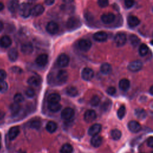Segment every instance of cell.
I'll use <instances>...</instances> for the list:
<instances>
[{
	"instance_id": "cell-1",
	"label": "cell",
	"mask_w": 153,
	"mask_h": 153,
	"mask_svg": "<svg viewBox=\"0 0 153 153\" xmlns=\"http://www.w3.org/2000/svg\"><path fill=\"white\" fill-rule=\"evenodd\" d=\"M81 23L79 19L75 16L69 17L66 22V27L68 28V29L71 30L78 29L81 26Z\"/></svg>"
},
{
	"instance_id": "cell-2",
	"label": "cell",
	"mask_w": 153,
	"mask_h": 153,
	"mask_svg": "<svg viewBox=\"0 0 153 153\" xmlns=\"http://www.w3.org/2000/svg\"><path fill=\"white\" fill-rule=\"evenodd\" d=\"M31 7L30 5L28 3L23 2L19 5V7L18 9L19 14L24 17L27 18L31 14Z\"/></svg>"
},
{
	"instance_id": "cell-3",
	"label": "cell",
	"mask_w": 153,
	"mask_h": 153,
	"mask_svg": "<svg viewBox=\"0 0 153 153\" xmlns=\"http://www.w3.org/2000/svg\"><path fill=\"white\" fill-rule=\"evenodd\" d=\"M127 41V37L124 33L119 32L117 33L114 37V42L118 47L124 45Z\"/></svg>"
},
{
	"instance_id": "cell-4",
	"label": "cell",
	"mask_w": 153,
	"mask_h": 153,
	"mask_svg": "<svg viewBox=\"0 0 153 153\" xmlns=\"http://www.w3.org/2000/svg\"><path fill=\"white\" fill-rule=\"evenodd\" d=\"M57 63L58 66L61 68L66 67L69 63V57L67 54L62 53L57 57Z\"/></svg>"
},
{
	"instance_id": "cell-5",
	"label": "cell",
	"mask_w": 153,
	"mask_h": 153,
	"mask_svg": "<svg viewBox=\"0 0 153 153\" xmlns=\"http://www.w3.org/2000/svg\"><path fill=\"white\" fill-rule=\"evenodd\" d=\"M143 67V63L141 61L136 60L131 62L128 65L127 68L131 72H137L140 71Z\"/></svg>"
},
{
	"instance_id": "cell-6",
	"label": "cell",
	"mask_w": 153,
	"mask_h": 153,
	"mask_svg": "<svg viewBox=\"0 0 153 153\" xmlns=\"http://www.w3.org/2000/svg\"><path fill=\"white\" fill-rule=\"evenodd\" d=\"M94 76V72L90 68H85L81 72V77L85 81H90Z\"/></svg>"
},
{
	"instance_id": "cell-7",
	"label": "cell",
	"mask_w": 153,
	"mask_h": 153,
	"mask_svg": "<svg viewBox=\"0 0 153 153\" xmlns=\"http://www.w3.org/2000/svg\"><path fill=\"white\" fill-rule=\"evenodd\" d=\"M68 78V72L65 70H60L57 73L56 78L57 81V82L60 84H63L66 82Z\"/></svg>"
},
{
	"instance_id": "cell-8",
	"label": "cell",
	"mask_w": 153,
	"mask_h": 153,
	"mask_svg": "<svg viewBox=\"0 0 153 153\" xmlns=\"http://www.w3.org/2000/svg\"><path fill=\"white\" fill-rule=\"evenodd\" d=\"M75 114V112L71 108H66L62 110L61 112V117L65 120L71 119Z\"/></svg>"
},
{
	"instance_id": "cell-9",
	"label": "cell",
	"mask_w": 153,
	"mask_h": 153,
	"mask_svg": "<svg viewBox=\"0 0 153 153\" xmlns=\"http://www.w3.org/2000/svg\"><path fill=\"white\" fill-rule=\"evenodd\" d=\"M78 47L81 51L86 52L90 49L91 47V42L88 39H82L78 42Z\"/></svg>"
},
{
	"instance_id": "cell-10",
	"label": "cell",
	"mask_w": 153,
	"mask_h": 153,
	"mask_svg": "<svg viewBox=\"0 0 153 153\" xmlns=\"http://www.w3.org/2000/svg\"><path fill=\"white\" fill-rule=\"evenodd\" d=\"M46 30L50 34H56L59 30V26L57 23H56L55 22H50L47 23L46 26Z\"/></svg>"
},
{
	"instance_id": "cell-11",
	"label": "cell",
	"mask_w": 153,
	"mask_h": 153,
	"mask_svg": "<svg viewBox=\"0 0 153 153\" xmlns=\"http://www.w3.org/2000/svg\"><path fill=\"white\" fill-rule=\"evenodd\" d=\"M115 19V16L113 13H105L101 16V20L105 24H110L112 23Z\"/></svg>"
},
{
	"instance_id": "cell-12",
	"label": "cell",
	"mask_w": 153,
	"mask_h": 153,
	"mask_svg": "<svg viewBox=\"0 0 153 153\" xmlns=\"http://www.w3.org/2000/svg\"><path fill=\"white\" fill-rule=\"evenodd\" d=\"M33 51V47L30 42H27L23 44L21 46V51L26 55L30 54Z\"/></svg>"
},
{
	"instance_id": "cell-13",
	"label": "cell",
	"mask_w": 153,
	"mask_h": 153,
	"mask_svg": "<svg viewBox=\"0 0 153 153\" xmlns=\"http://www.w3.org/2000/svg\"><path fill=\"white\" fill-rule=\"evenodd\" d=\"M84 120L87 123H91L96 118V114L94 110L88 109L86 111L84 114Z\"/></svg>"
},
{
	"instance_id": "cell-14",
	"label": "cell",
	"mask_w": 153,
	"mask_h": 153,
	"mask_svg": "<svg viewBox=\"0 0 153 153\" xmlns=\"http://www.w3.org/2000/svg\"><path fill=\"white\" fill-rule=\"evenodd\" d=\"M128 128L133 133H137L140 130L141 126L137 121L133 120L128 123Z\"/></svg>"
},
{
	"instance_id": "cell-15",
	"label": "cell",
	"mask_w": 153,
	"mask_h": 153,
	"mask_svg": "<svg viewBox=\"0 0 153 153\" xmlns=\"http://www.w3.org/2000/svg\"><path fill=\"white\" fill-rule=\"evenodd\" d=\"M48 57L47 54H41L36 57L35 60V62L36 65H38L39 66L43 67L47 64L48 62Z\"/></svg>"
},
{
	"instance_id": "cell-16",
	"label": "cell",
	"mask_w": 153,
	"mask_h": 153,
	"mask_svg": "<svg viewBox=\"0 0 153 153\" xmlns=\"http://www.w3.org/2000/svg\"><path fill=\"white\" fill-rule=\"evenodd\" d=\"M44 7L41 4H37L31 10V14L32 16L37 17L41 15L44 12Z\"/></svg>"
},
{
	"instance_id": "cell-17",
	"label": "cell",
	"mask_w": 153,
	"mask_h": 153,
	"mask_svg": "<svg viewBox=\"0 0 153 153\" xmlns=\"http://www.w3.org/2000/svg\"><path fill=\"white\" fill-rule=\"evenodd\" d=\"M20 133V129L18 126H14L10 128L8 132V136L10 140L15 139Z\"/></svg>"
},
{
	"instance_id": "cell-18",
	"label": "cell",
	"mask_w": 153,
	"mask_h": 153,
	"mask_svg": "<svg viewBox=\"0 0 153 153\" xmlns=\"http://www.w3.org/2000/svg\"><path fill=\"white\" fill-rule=\"evenodd\" d=\"M108 35L106 32L103 31H99L96 32L93 35V38L95 41L98 42H103L107 39Z\"/></svg>"
},
{
	"instance_id": "cell-19",
	"label": "cell",
	"mask_w": 153,
	"mask_h": 153,
	"mask_svg": "<svg viewBox=\"0 0 153 153\" xmlns=\"http://www.w3.org/2000/svg\"><path fill=\"white\" fill-rule=\"evenodd\" d=\"M102 126L100 124H94L92 125L88 129V133L90 136H94L98 134V133L101 131Z\"/></svg>"
},
{
	"instance_id": "cell-20",
	"label": "cell",
	"mask_w": 153,
	"mask_h": 153,
	"mask_svg": "<svg viewBox=\"0 0 153 153\" xmlns=\"http://www.w3.org/2000/svg\"><path fill=\"white\" fill-rule=\"evenodd\" d=\"M19 7V3L18 0H11L8 4V10L12 13H15L18 11Z\"/></svg>"
},
{
	"instance_id": "cell-21",
	"label": "cell",
	"mask_w": 153,
	"mask_h": 153,
	"mask_svg": "<svg viewBox=\"0 0 153 153\" xmlns=\"http://www.w3.org/2000/svg\"><path fill=\"white\" fill-rule=\"evenodd\" d=\"M127 23L130 27H134L140 23V20L137 17L131 15L127 17Z\"/></svg>"
},
{
	"instance_id": "cell-22",
	"label": "cell",
	"mask_w": 153,
	"mask_h": 153,
	"mask_svg": "<svg viewBox=\"0 0 153 153\" xmlns=\"http://www.w3.org/2000/svg\"><path fill=\"white\" fill-rule=\"evenodd\" d=\"M11 44L12 40L8 36L5 35L0 39V46L3 48H8Z\"/></svg>"
},
{
	"instance_id": "cell-23",
	"label": "cell",
	"mask_w": 153,
	"mask_h": 153,
	"mask_svg": "<svg viewBox=\"0 0 153 153\" xmlns=\"http://www.w3.org/2000/svg\"><path fill=\"white\" fill-rule=\"evenodd\" d=\"M41 82V78L38 76H32L27 79V83L29 85L33 87L38 86Z\"/></svg>"
},
{
	"instance_id": "cell-24",
	"label": "cell",
	"mask_w": 153,
	"mask_h": 153,
	"mask_svg": "<svg viewBox=\"0 0 153 153\" xmlns=\"http://www.w3.org/2000/svg\"><path fill=\"white\" fill-rule=\"evenodd\" d=\"M90 143L93 147L97 148L99 146H100V145L102 143V137L99 134L94 135L91 139Z\"/></svg>"
},
{
	"instance_id": "cell-25",
	"label": "cell",
	"mask_w": 153,
	"mask_h": 153,
	"mask_svg": "<svg viewBox=\"0 0 153 153\" xmlns=\"http://www.w3.org/2000/svg\"><path fill=\"white\" fill-rule=\"evenodd\" d=\"M8 57L10 61L15 62L18 58V51L15 48L10 49L8 52Z\"/></svg>"
},
{
	"instance_id": "cell-26",
	"label": "cell",
	"mask_w": 153,
	"mask_h": 153,
	"mask_svg": "<svg viewBox=\"0 0 153 153\" xmlns=\"http://www.w3.org/2000/svg\"><path fill=\"white\" fill-rule=\"evenodd\" d=\"M130 81L127 79H122L119 82V87L123 91H127L130 88Z\"/></svg>"
},
{
	"instance_id": "cell-27",
	"label": "cell",
	"mask_w": 153,
	"mask_h": 153,
	"mask_svg": "<svg viewBox=\"0 0 153 153\" xmlns=\"http://www.w3.org/2000/svg\"><path fill=\"white\" fill-rule=\"evenodd\" d=\"M61 99V97L58 93H51L48 97V103H59Z\"/></svg>"
},
{
	"instance_id": "cell-28",
	"label": "cell",
	"mask_w": 153,
	"mask_h": 153,
	"mask_svg": "<svg viewBox=\"0 0 153 153\" xmlns=\"http://www.w3.org/2000/svg\"><path fill=\"white\" fill-rule=\"evenodd\" d=\"M100 70L102 74H103L105 75H107L111 72L112 67L109 63H104L101 65V66L100 68Z\"/></svg>"
},
{
	"instance_id": "cell-29",
	"label": "cell",
	"mask_w": 153,
	"mask_h": 153,
	"mask_svg": "<svg viewBox=\"0 0 153 153\" xmlns=\"http://www.w3.org/2000/svg\"><path fill=\"white\" fill-rule=\"evenodd\" d=\"M66 93L71 97H75L78 94V91L75 87L69 86L66 88Z\"/></svg>"
},
{
	"instance_id": "cell-30",
	"label": "cell",
	"mask_w": 153,
	"mask_h": 153,
	"mask_svg": "<svg viewBox=\"0 0 153 153\" xmlns=\"http://www.w3.org/2000/svg\"><path fill=\"white\" fill-rule=\"evenodd\" d=\"M134 114L138 119L141 120L145 119L147 115L146 111L144 109H140V108L136 109L134 111Z\"/></svg>"
},
{
	"instance_id": "cell-31",
	"label": "cell",
	"mask_w": 153,
	"mask_h": 153,
	"mask_svg": "<svg viewBox=\"0 0 153 153\" xmlns=\"http://www.w3.org/2000/svg\"><path fill=\"white\" fill-rule=\"evenodd\" d=\"M57 128V124L52 121H50L47 123L46 125V130L50 133H54Z\"/></svg>"
},
{
	"instance_id": "cell-32",
	"label": "cell",
	"mask_w": 153,
	"mask_h": 153,
	"mask_svg": "<svg viewBox=\"0 0 153 153\" xmlns=\"http://www.w3.org/2000/svg\"><path fill=\"white\" fill-rule=\"evenodd\" d=\"M48 108L53 112H57L61 109L62 106L59 103H48Z\"/></svg>"
},
{
	"instance_id": "cell-33",
	"label": "cell",
	"mask_w": 153,
	"mask_h": 153,
	"mask_svg": "<svg viewBox=\"0 0 153 153\" xmlns=\"http://www.w3.org/2000/svg\"><path fill=\"white\" fill-rule=\"evenodd\" d=\"M21 106L19 103H13L10 106V109L13 115H17L19 111H20Z\"/></svg>"
},
{
	"instance_id": "cell-34",
	"label": "cell",
	"mask_w": 153,
	"mask_h": 153,
	"mask_svg": "<svg viewBox=\"0 0 153 153\" xmlns=\"http://www.w3.org/2000/svg\"><path fill=\"white\" fill-rule=\"evenodd\" d=\"M72 151L73 148L69 143L64 144L60 149V153H72Z\"/></svg>"
},
{
	"instance_id": "cell-35",
	"label": "cell",
	"mask_w": 153,
	"mask_h": 153,
	"mask_svg": "<svg viewBox=\"0 0 153 153\" xmlns=\"http://www.w3.org/2000/svg\"><path fill=\"white\" fill-rule=\"evenodd\" d=\"M29 126L33 129L38 130L41 126V122L39 120H33L30 122Z\"/></svg>"
},
{
	"instance_id": "cell-36",
	"label": "cell",
	"mask_w": 153,
	"mask_h": 153,
	"mask_svg": "<svg viewBox=\"0 0 153 153\" xmlns=\"http://www.w3.org/2000/svg\"><path fill=\"white\" fill-rule=\"evenodd\" d=\"M111 136L114 140H118L121 136V132L118 129H114L111 131Z\"/></svg>"
},
{
	"instance_id": "cell-37",
	"label": "cell",
	"mask_w": 153,
	"mask_h": 153,
	"mask_svg": "<svg viewBox=\"0 0 153 153\" xmlns=\"http://www.w3.org/2000/svg\"><path fill=\"white\" fill-rule=\"evenodd\" d=\"M129 40H130V42L131 44L134 47L137 46L139 44V42H140L139 38L135 35H131L130 36Z\"/></svg>"
},
{
	"instance_id": "cell-38",
	"label": "cell",
	"mask_w": 153,
	"mask_h": 153,
	"mask_svg": "<svg viewBox=\"0 0 153 153\" xmlns=\"http://www.w3.org/2000/svg\"><path fill=\"white\" fill-rule=\"evenodd\" d=\"M139 52L140 56H145L148 52V46L145 44H142L140 45L139 47Z\"/></svg>"
},
{
	"instance_id": "cell-39",
	"label": "cell",
	"mask_w": 153,
	"mask_h": 153,
	"mask_svg": "<svg viewBox=\"0 0 153 153\" xmlns=\"http://www.w3.org/2000/svg\"><path fill=\"white\" fill-rule=\"evenodd\" d=\"M126 114V107L124 105H121L117 111V116L120 120L123 119Z\"/></svg>"
},
{
	"instance_id": "cell-40",
	"label": "cell",
	"mask_w": 153,
	"mask_h": 153,
	"mask_svg": "<svg viewBox=\"0 0 153 153\" xmlns=\"http://www.w3.org/2000/svg\"><path fill=\"white\" fill-rule=\"evenodd\" d=\"M100 100L99 97L98 96L95 95V96H93L91 97L90 103L91 106H97L99 105V104L100 103Z\"/></svg>"
},
{
	"instance_id": "cell-41",
	"label": "cell",
	"mask_w": 153,
	"mask_h": 153,
	"mask_svg": "<svg viewBox=\"0 0 153 153\" xmlns=\"http://www.w3.org/2000/svg\"><path fill=\"white\" fill-rule=\"evenodd\" d=\"M8 90V84L4 80L0 81V93H4Z\"/></svg>"
},
{
	"instance_id": "cell-42",
	"label": "cell",
	"mask_w": 153,
	"mask_h": 153,
	"mask_svg": "<svg viewBox=\"0 0 153 153\" xmlns=\"http://www.w3.org/2000/svg\"><path fill=\"white\" fill-rule=\"evenodd\" d=\"M14 101L17 103H22L24 101V97L20 93H16L14 96Z\"/></svg>"
},
{
	"instance_id": "cell-43",
	"label": "cell",
	"mask_w": 153,
	"mask_h": 153,
	"mask_svg": "<svg viewBox=\"0 0 153 153\" xmlns=\"http://www.w3.org/2000/svg\"><path fill=\"white\" fill-rule=\"evenodd\" d=\"M25 94L27 97L32 98L35 96V90H33V88H27L25 91Z\"/></svg>"
},
{
	"instance_id": "cell-44",
	"label": "cell",
	"mask_w": 153,
	"mask_h": 153,
	"mask_svg": "<svg viewBox=\"0 0 153 153\" xmlns=\"http://www.w3.org/2000/svg\"><path fill=\"white\" fill-rule=\"evenodd\" d=\"M111 101L108 99L103 103L102 106V109L104 111H107L111 108Z\"/></svg>"
},
{
	"instance_id": "cell-45",
	"label": "cell",
	"mask_w": 153,
	"mask_h": 153,
	"mask_svg": "<svg viewBox=\"0 0 153 153\" xmlns=\"http://www.w3.org/2000/svg\"><path fill=\"white\" fill-rule=\"evenodd\" d=\"M97 3L99 7L102 8H105L108 5L109 1L108 0H97Z\"/></svg>"
},
{
	"instance_id": "cell-46",
	"label": "cell",
	"mask_w": 153,
	"mask_h": 153,
	"mask_svg": "<svg viewBox=\"0 0 153 153\" xmlns=\"http://www.w3.org/2000/svg\"><path fill=\"white\" fill-rule=\"evenodd\" d=\"M106 93L110 96H113L116 93V88L112 86L109 87L107 88Z\"/></svg>"
},
{
	"instance_id": "cell-47",
	"label": "cell",
	"mask_w": 153,
	"mask_h": 153,
	"mask_svg": "<svg viewBox=\"0 0 153 153\" xmlns=\"http://www.w3.org/2000/svg\"><path fill=\"white\" fill-rule=\"evenodd\" d=\"M124 4L127 8H131L134 4V0H124Z\"/></svg>"
},
{
	"instance_id": "cell-48",
	"label": "cell",
	"mask_w": 153,
	"mask_h": 153,
	"mask_svg": "<svg viewBox=\"0 0 153 153\" xmlns=\"http://www.w3.org/2000/svg\"><path fill=\"white\" fill-rule=\"evenodd\" d=\"M7 77V73L3 69H0V81L4 80Z\"/></svg>"
},
{
	"instance_id": "cell-49",
	"label": "cell",
	"mask_w": 153,
	"mask_h": 153,
	"mask_svg": "<svg viewBox=\"0 0 153 153\" xmlns=\"http://www.w3.org/2000/svg\"><path fill=\"white\" fill-rule=\"evenodd\" d=\"M147 145L150 148L153 147V138L152 136L149 137L147 140Z\"/></svg>"
},
{
	"instance_id": "cell-50",
	"label": "cell",
	"mask_w": 153,
	"mask_h": 153,
	"mask_svg": "<svg viewBox=\"0 0 153 153\" xmlns=\"http://www.w3.org/2000/svg\"><path fill=\"white\" fill-rule=\"evenodd\" d=\"M11 70L15 72V73H17V74H20L22 72V70L21 68H19V67H17V66H14V67H13L11 68Z\"/></svg>"
},
{
	"instance_id": "cell-51",
	"label": "cell",
	"mask_w": 153,
	"mask_h": 153,
	"mask_svg": "<svg viewBox=\"0 0 153 153\" xmlns=\"http://www.w3.org/2000/svg\"><path fill=\"white\" fill-rule=\"evenodd\" d=\"M45 3L47 5H51L54 3L55 0H44Z\"/></svg>"
},
{
	"instance_id": "cell-52",
	"label": "cell",
	"mask_w": 153,
	"mask_h": 153,
	"mask_svg": "<svg viewBox=\"0 0 153 153\" xmlns=\"http://www.w3.org/2000/svg\"><path fill=\"white\" fill-rule=\"evenodd\" d=\"M4 117H5V112L3 111L0 110V120L3 119Z\"/></svg>"
},
{
	"instance_id": "cell-53",
	"label": "cell",
	"mask_w": 153,
	"mask_h": 153,
	"mask_svg": "<svg viewBox=\"0 0 153 153\" xmlns=\"http://www.w3.org/2000/svg\"><path fill=\"white\" fill-rule=\"evenodd\" d=\"M4 5L3 3L0 2V11L4 9Z\"/></svg>"
},
{
	"instance_id": "cell-54",
	"label": "cell",
	"mask_w": 153,
	"mask_h": 153,
	"mask_svg": "<svg viewBox=\"0 0 153 153\" xmlns=\"http://www.w3.org/2000/svg\"><path fill=\"white\" fill-rule=\"evenodd\" d=\"M3 28H4V25H3V23L0 21V32L2 31V30L3 29Z\"/></svg>"
},
{
	"instance_id": "cell-55",
	"label": "cell",
	"mask_w": 153,
	"mask_h": 153,
	"mask_svg": "<svg viewBox=\"0 0 153 153\" xmlns=\"http://www.w3.org/2000/svg\"><path fill=\"white\" fill-rule=\"evenodd\" d=\"M152 87H151V88H150V90H149V92H150V93H151V95H152Z\"/></svg>"
},
{
	"instance_id": "cell-56",
	"label": "cell",
	"mask_w": 153,
	"mask_h": 153,
	"mask_svg": "<svg viewBox=\"0 0 153 153\" xmlns=\"http://www.w3.org/2000/svg\"><path fill=\"white\" fill-rule=\"evenodd\" d=\"M74 0H68V1H69V2H72Z\"/></svg>"
},
{
	"instance_id": "cell-57",
	"label": "cell",
	"mask_w": 153,
	"mask_h": 153,
	"mask_svg": "<svg viewBox=\"0 0 153 153\" xmlns=\"http://www.w3.org/2000/svg\"><path fill=\"white\" fill-rule=\"evenodd\" d=\"M0 149H1V143H0Z\"/></svg>"
}]
</instances>
